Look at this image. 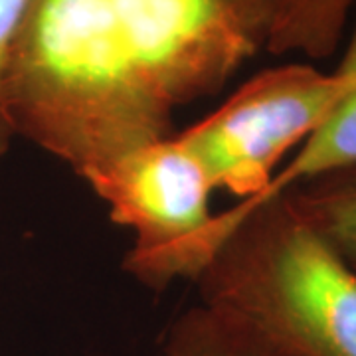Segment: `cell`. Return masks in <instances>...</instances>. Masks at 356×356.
Here are the masks:
<instances>
[{
    "mask_svg": "<svg viewBox=\"0 0 356 356\" xmlns=\"http://www.w3.org/2000/svg\"><path fill=\"white\" fill-rule=\"evenodd\" d=\"M287 0H32L4 99L14 135L77 177L172 137L273 36Z\"/></svg>",
    "mask_w": 356,
    "mask_h": 356,
    "instance_id": "cell-1",
    "label": "cell"
},
{
    "mask_svg": "<svg viewBox=\"0 0 356 356\" xmlns=\"http://www.w3.org/2000/svg\"><path fill=\"white\" fill-rule=\"evenodd\" d=\"M184 280L283 356H356V271L283 194L216 212Z\"/></svg>",
    "mask_w": 356,
    "mask_h": 356,
    "instance_id": "cell-2",
    "label": "cell"
},
{
    "mask_svg": "<svg viewBox=\"0 0 356 356\" xmlns=\"http://www.w3.org/2000/svg\"><path fill=\"white\" fill-rule=\"evenodd\" d=\"M355 83L337 67H271L245 81L214 113L178 133L200 161L214 191L252 200L269 186L283 159L299 149Z\"/></svg>",
    "mask_w": 356,
    "mask_h": 356,
    "instance_id": "cell-3",
    "label": "cell"
},
{
    "mask_svg": "<svg viewBox=\"0 0 356 356\" xmlns=\"http://www.w3.org/2000/svg\"><path fill=\"white\" fill-rule=\"evenodd\" d=\"M115 224L133 229L125 271L151 289L182 280L186 257L202 238L214 186L178 135L143 145L83 175Z\"/></svg>",
    "mask_w": 356,
    "mask_h": 356,
    "instance_id": "cell-4",
    "label": "cell"
},
{
    "mask_svg": "<svg viewBox=\"0 0 356 356\" xmlns=\"http://www.w3.org/2000/svg\"><path fill=\"white\" fill-rule=\"evenodd\" d=\"M339 65L355 74V83L344 93L343 99L334 105L321 127L297 149L289 163L275 172L266 191L252 200L242 202H261L305 180L356 166V20L343 62Z\"/></svg>",
    "mask_w": 356,
    "mask_h": 356,
    "instance_id": "cell-5",
    "label": "cell"
},
{
    "mask_svg": "<svg viewBox=\"0 0 356 356\" xmlns=\"http://www.w3.org/2000/svg\"><path fill=\"white\" fill-rule=\"evenodd\" d=\"M281 194L356 271V166L311 178Z\"/></svg>",
    "mask_w": 356,
    "mask_h": 356,
    "instance_id": "cell-6",
    "label": "cell"
},
{
    "mask_svg": "<svg viewBox=\"0 0 356 356\" xmlns=\"http://www.w3.org/2000/svg\"><path fill=\"white\" fill-rule=\"evenodd\" d=\"M163 356H283L240 318L210 305L192 307L170 325Z\"/></svg>",
    "mask_w": 356,
    "mask_h": 356,
    "instance_id": "cell-7",
    "label": "cell"
},
{
    "mask_svg": "<svg viewBox=\"0 0 356 356\" xmlns=\"http://www.w3.org/2000/svg\"><path fill=\"white\" fill-rule=\"evenodd\" d=\"M355 6L356 0H287L267 51L275 56L295 51L313 60L329 58L339 48Z\"/></svg>",
    "mask_w": 356,
    "mask_h": 356,
    "instance_id": "cell-8",
    "label": "cell"
},
{
    "mask_svg": "<svg viewBox=\"0 0 356 356\" xmlns=\"http://www.w3.org/2000/svg\"><path fill=\"white\" fill-rule=\"evenodd\" d=\"M30 4L32 0H0V156L10 151V145L16 139L10 117L6 111L4 76H6V65H8L14 40L24 24Z\"/></svg>",
    "mask_w": 356,
    "mask_h": 356,
    "instance_id": "cell-9",
    "label": "cell"
}]
</instances>
